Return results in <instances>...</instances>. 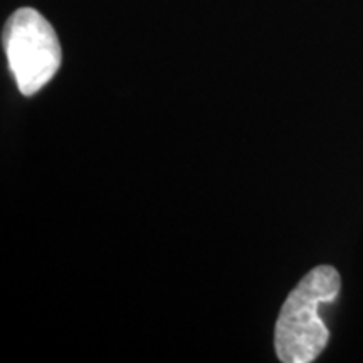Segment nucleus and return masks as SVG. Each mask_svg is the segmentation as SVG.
Masks as SVG:
<instances>
[{
  "label": "nucleus",
  "mask_w": 363,
  "mask_h": 363,
  "mask_svg": "<svg viewBox=\"0 0 363 363\" xmlns=\"http://www.w3.org/2000/svg\"><path fill=\"white\" fill-rule=\"evenodd\" d=\"M342 279L331 266H318L286 298L274 326V350L283 363L315 362L325 350L330 331L320 308L337 299Z\"/></svg>",
  "instance_id": "obj_1"
},
{
  "label": "nucleus",
  "mask_w": 363,
  "mask_h": 363,
  "mask_svg": "<svg viewBox=\"0 0 363 363\" xmlns=\"http://www.w3.org/2000/svg\"><path fill=\"white\" fill-rule=\"evenodd\" d=\"M4 51L17 88L34 96L61 67V44L52 26L35 9L22 7L9 17L2 33Z\"/></svg>",
  "instance_id": "obj_2"
}]
</instances>
